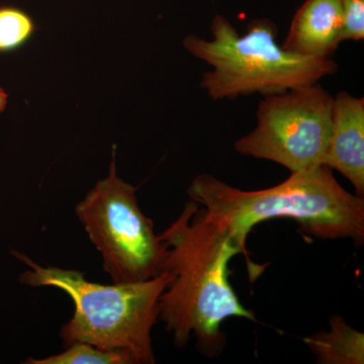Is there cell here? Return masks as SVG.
I'll use <instances>...</instances> for the list:
<instances>
[{
  "label": "cell",
  "instance_id": "52a82bcc",
  "mask_svg": "<svg viewBox=\"0 0 364 364\" xmlns=\"http://www.w3.org/2000/svg\"><path fill=\"white\" fill-rule=\"evenodd\" d=\"M324 165L364 195V100L341 91L333 100L331 136Z\"/></svg>",
  "mask_w": 364,
  "mask_h": 364
},
{
  "label": "cell",
  "instance_id": "30bf717a",
  "mask_svg": "<svg viewBox=\"0 0 364 364\" xmlns=\"http://www.w3.org/2000/svg\"><path fill=\"white\" fill-rule=\"evenodd\" d=\"M28 364H134L130 356L119 351H107L87 343H73L62 353L43 359L28 358Z\"/></svg>",
  "mask_w": 364,
  "mask_h": 364
},
{
  "label": "cell",
  "instance_id": "9c48e42d",
  "mask_svg": "<svg viewBox=\"0 0 364 364\" xmlns=\"http://www.w3.org/2000/svg\"><path fill=\"white\" fill-rule=\"evenodd\" d=\"M320 364H363L364 335L340 317L330 321V331H321L304 339Z\"/></svg>",
  "mask_w": 364,
  "mask_h": 364
},
{
  "label": "cell",
  "instance_id": "ba28073f",
  "mask_svg": "<svg viewBox=\"0 0 364 364\" xmlns=\"http://www.w3.org/2000/svg\"><path fill=\"white\" fill-rule=\"evenodd\" d=\"M340 0H306L291 21L282 49L299 56L331 58L342 43Z\"/></svg>",
  "mask_w": 364,
  "mask_h": 364
},
{
  "label": "cell",
  "instance_id": "277c9868",
  "mask_svg": "<svg viewBox=\"0 0 364 364\" xmlns=\"http://www.w3.org/2000/svg\"><path fill=\"white\" fill-rule=\"evenodd\" d=\"M210 31L212 40L188 35L183 46L213 67L203 73L200 86L214 100L279 93L318 82L338 70L332 58L299 56L282 49L277 43V26L268 18L251 21L240 35L224 16L215 14Z\"/></svg>",
  "mask_w": 364,
  "mask_h": 364
},
{
  "label": "cell",
  "instance_id": "8992f818",
  "mask_svg": "<svg viewBox=\"0 0 364 364\" xmlns=\"http://www.w3.org/2000/svg\"><path fill=\"white\" fill-rule=\"evenodd\" d=\"M264 97L256 112L257 126L237 141L235 150L291 173L324 165L334 97L318 82Z\"/></svg>",
  "mask_w": 364,
  "mask_h": 364
},
{
  "label": "cell",
  "instance_id": "7a4b0ae2",
  "mask_svg": "<svg viewBox=\"0 0 364 364\" xmlns=\"http://www.w3.org/2000/svg\"><path fill=\"white\" fill-rule=\"evenodd\" d=\"M191 200L224 224L246 247L256 225L277 218L294 220L305 233L323 240L364 242V200L349 193L326 165L293 172L273 188L242 191L203 173L191 182Z\"/></svg>",
  "mask_w": 364,
  "mask_h": 364
},
{
  "label": "cell",
  "instance_id": "4fadbf2b",
  "mask_svg": "<svg viewBox=\"0 0 364 364\" xmlns=\"http://www.w3.org/2000/svg\"><path fill=\"white\" fill-rule=\"evenodd\" d=\"M7 102V95L4 90L0 88V114L6 109Z\"/></svg>",
  "mask_w": 364,
  "mask_h": 364
},
{
  "label": "cell",
  "instance_id": "3957f363",
  "mask_svg": "<svg viewBox=\"0 0 364 364\" xmlns=\"http://www.w3.org/2000/svg\"><path fill=\"white\" fill-rule=\"evenodd\" d=\"M16 256L30 267L21 275V284L56 287L73 301V317L60 330L64 346L81 342L123 352L134 364L155 363L151 333L159 320L160 298L168 273L145 282L105 286L90 282L78 270L43 267L26 255Z\"/></svg>",
  "mask_w": 364,
  "mask_h": 364
},
{
  "label": "cell",
  "instance_id": "7c38bea8",
  "mask_svg": "<svg viewBox=\"0 0 364 364\" xmlns=\"http://www.w3.org/2000/svg\"><path fill=\"white\" fill-rule=\"evenodd\" d=\"M343 16V41H361L364 38V0H340Z\"/></svg>",
  "mask_w": 364,
  "mask_h": 364
},
{
  "label": "cell",
  "instance_id": "5b68a950",
  "mask_svg": "<svg viewBox=\"0 0 364 364\" xmlns=\"http://www.w3.org/2000/svg\"><path fill=\"white\" fill-rule=\"evenodd\" d=\"M75 210L112 284L145 282L162 272L164 246L152 220L139 207L136 188L117 177L114 157L109 176L88 191Z\"/></svg>",
  "mask_w": 364,
  "mask_h": 364
},
{
  "label": "cell",
  "instance_id": "8fae6325",
  "mask_svg": "<svg viewBox=\"0 0 364 364\" xmlns=\"http://www.w3.org/2000/svg\"><path fill=\"white\" fill-rule=\"evenodd\" d=\"M31 18L16 9H0V51L14 49L32 33Z\"/></svg>",
  "mask_w": 364,
  "mask_h": 364
},
{
  "label": "cell",
  "instance_id": "6da1fadb",
  "mask_svg": "<svg viewBox=\"0 0 364 364\" xmlns=\"http://www.w3.org/2000/svg\"><path fill=\"white\" fill-rule=\"evenodd\" d=\"M164 246L162 272L169 282L160 298L159 320L178 347L195 338L205 355L224 349L223 323L229 318L255 321L229 282L230 260L246 253L231 231L193 200L159 235Z\"/></svg>",
  "mask_w": 364,
  "mask_h": 364
}]
</instances>
